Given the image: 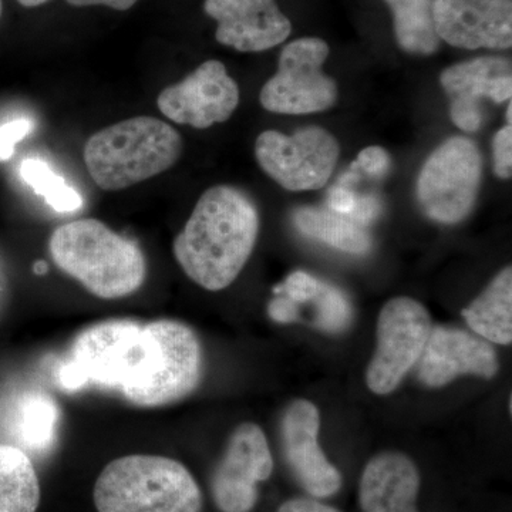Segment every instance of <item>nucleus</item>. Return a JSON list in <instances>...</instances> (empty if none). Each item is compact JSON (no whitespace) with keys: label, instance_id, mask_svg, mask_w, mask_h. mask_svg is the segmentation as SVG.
Wrapping results in <instances>:
<instances>
[{"label":"nucleus","instance_id":"26","mask_svg":"<svg viewBox=\"0 0 512 512\" xmlns=\"http://www.w3.org/2000/svg\"><path fill=\"white\" fill-rule=\"evenodd\" d=\"M35 130L33 120L20 117L0 126V161H8L15 154L16 144Z\"/></svg>","mask_w":512,"mask_h":512},{"label":"nucleus","instance_id":"20","mask_svg":"<svg viewBox=\"0 0 512 512\" xmlns=\"http://www.w3.org/2000/svg\"><path fill=\"white\" fill-rule=\"evenodd\" d=\"M39 477L32 460L19 447L0 444V512H36Z\"/></svg>","mask_w":512,"mask_h":512},{"label":"nucleus","instance_id":"23","mask_svg":"<svg viewBox=\"0 0 512 512\" xmlns=\"http://www.w3.org/2000/svg\"><path fill=\"white\" fill-rule=\"evenodd\" d=\"M23 181L56 212H76L83 207V198L74 188L67 185L63 177L56 174L46 161L28 158L20 165Z\"/></svg>","mask_w":512,"mask_h":512},{"label":"nucleus","instance_id":"8","mask_svg":"<svg viewBox=\"0 0 512 512\" xmlns=\"http://www.w3.org/2000/svg\"><path fill=\"white\" fill-rule=\"evenodd\" d=\"M338 140L322 127H305L292 136L268 130L259 134L255 156L262 170L285 190L325 187L338 164Z\"/></svg>","mask_w":512,"mask_h":512},{"label":"nucleus","instance_id":"11","mask_svg":"<svg viewBox=\"0 0 512 512\" xmlns=\"http://www.w3.org/2000/svg\"><path fill=\"white\" fill-rule=\"evenodd\" d=\"M274 458L261 427L244 423L232 433L224 458L212 477V495L222 512H249L258 500V484L268 480Z\"/></svg>","mask_w":512,"mask_h":512},{"label":"nucleus","instance_id":"4","mask_svg":"<svg viewBox=\"0 0 512 512\" xmlns=\"http://www.w3.org/2000/svg\"><path fill=\"white\" fill-rule=\"evenodd\" d=\"M183 153L180 133L165 121L138 116L97 131L83 157L97 187L121 191L170 170Z\"/></svg>","mask_w":512,"mask_h":512},{"label":"nucleus","instance_id":"32","mask_svg":"<svg viewBox=\"0 0 512 512\" xmlns=\"http://www.w3.org/2000/svg\"><path fill=\"white\" fill-rule=\"evenodd\" d=\"M278 512H339L330 505L319 503L311 498H295V500L286 501L281 505Z\"/></svg>","mask_w":512,"mask_h":512},{"label":"nucleus","instance_id":"28","mask_svg":"<svg viewBox=\"0 0 512 512\" xmlns=\"http://www.w3.org/2000/svg\"><path fill=\"white\" fill-rule=\"evenodd\" d=\"M357 165L375 177H382L390 170V157L382 147H367L360 151Z\"/></svg>","mask_w":512,"mask_h":512},{"label":"nucleus","instance_id":"31","mask_svg":"<svg viewBox=\"0 0 512 512\" xmlns=\"http://www.w3.org/2000/svg\"><path fill=\"white\" fill-rule=\"evenodd\" d=\"M356 195L345 187H336L329 194V210L348 215L355 208Z\"/></svg>","mask_w":512,"mask_h":512},{"label":"nucleus","instance_id":"14","mask_svg":"<svg viewBox=\"0 0 512 512\" xmlns=\"http://www.w3.org/2000/svg\"><path fill=\"white\" fill-rule=\"evenodd\" d=\"M204 9L218 23V42L238 52H265L292 32L291 20L275 0H205Z\"/></svg>","mask_w":512,"mask_h":512},{"label":"nucleus","instance_id":"1","mask_svg":"<svg viewBox=\"0 0 512 512\" xmlns=\"http://www.w3.org/2000/svg\"><path fill=\"white\" fill-rule=\"evenodd\" d=\"M201 376L200 339L190 326L170 319L96 323L77 335L57 373L63 389L94 384L144 409L181 402L197 390Z\"/></svg>","mask_w":512,"mask_h":512},{"label":"nucleus","instance_id":"7","mask_svg":"<svg viewBox=\"0 0 512 512\" xmlns=\"http://www.w3.org/2000/svg\"><path fill=\"white\" fill-rule=\"evenodd\" d=\"M329 46L318 37H303L286 45L279 57L278 72L259 94L265 110L303 116L332 109L338 101V84L323 73Z\"/></svg>","mask_w":512,"mask_h":512},{"label":"nucleus","instance_id":"27","mask_svg":"<svg viewBox=\"0 0 512 512\" xmlns=\"http://www.w3.org/2000/svg\"><path fill=\"white\" fill-rule=\"evenodd\" d=\"M494 173L503 180L512 175V126L501 128L493 138Z\"/></svg>","mask_w":512,"mask_h":512},{"label":"nucleus","instance_id":"13","mask_svg":"<svg viewBox=\"0 0 512 512\" xmlns=\"http://www.w3.org/2000/svg\"><path fill=\"white\" fill-rule=\"evenodd\" d=\"M440 40L460 49L512 46V0H434Z\"/></svg>","mask_w":512,"mask_h":512},{"label":"nucleus","instance_id":"15","mask_svg":"<svg viewBox=\"0 0 512 512\" xmlns=\"http://www.w3.org/2000/svg\"><path fill=\"white\" fill-rule=\"evenodd\" d=\"M319 410L308 400H296L282 420L286 461L302 487L316 498L332 497L342 487L338 468L330 464L318 443Z\"/></svg>","mask_w":512,"mask_h":512},{"label":"nucleus","instance_id":"5","mask_svg":"<svg viewBox=\"0 0 512 512\" xmlns=\"http://www.w3.org/2000/svg\"><path fill=\"white\" fill-rule=\"evenodd\" d=\"M99 512H201L202 493L174 458L133 454L111 461L93 490Z\"/></svg>","mask_w":512,"mask_h":512},{"label":"nucleus","instance_id":"18","mask_svg":"<svg viewBox=\"0 0 512 512\" xmlns=\"http://www.w3.org/2000/svg\"><path fill=\"white\" fill-rule=\"evenodd\" d=\"M467 325L476 335L497 345L512 340V269L507 266L487 289L463 311Z\"/></svg>","mask_w":512,"mask_h":512},{"label":"nucleus","instance_id":"10","mask_svg":"<svg viewBox=\"0 0 512 512\" xmlns=\"http://www.w3.org/2000/svg\"><path fill=\"white\" fill-rule=\"evenodd\" d=\"M157 104L168 120L202 130L231 119L239 87L224 63L208 60L180 83L165 87Z\"/></svg>","mask_w":512,"mask_h":512},{"label":"nucleus","instance_id":"24","mask_svg":"<svg viewBox=\"0 0 512 512\" xmlns=\"http://www.w3.org/2000/svg\"><path fill=\"white\" fill-rule=\"evenodd\" d=\"M312 302L316 305V328L328 333L343 332L352 320V308L345 293L336 286L320 282L318 295Z\"/></svg>","mask_w":512,"mask_h":512},{"label":"nucleus","instance_id":"17","mask_svg":"<svg viewBox=\"0 0 512 512\" xmlns=\"http://www.w3.org/2000/svg\"><path fill=\"white\" fill-rule=\"evenodd\" d=\"M420 476L409 457L383 453L369 461L360 481L363 512H417Z\"/></svg>","mask_w":512,"mask_h":512},{"label":"nucleus","instance_id":"3","mask_svg":"<svg viewBox=\"0 0 512 512\" xmlns=\"http://www.w3.org/2000/svg\"><path fill=\"white\" fill-rule=\"evenodd\" d=\"M49 248L55 264L97 298H124L146 281L147 262L140 247L99 220L62 225L50 237Z\"/></svg>","mask_w":512,"mask_h":512},{"label":"nucleus","instance_id":"16","mask_svg":"<svg viewBox=\"0 0 512 512\" xmlns=\"http://www.w3.org/2000/svg\"><path fill=\"white\" fill-rule=\"evenodd\" d=\"M417 363L420 382L429 387L444 386L463 375L493 379L498 372L497 353L487 340L447 326L431 328Z\"/></svg>","mask_w":512,"mask_h":512},{"label":"nucleus","instance_id":"37","mask_svg":"<svg viewBox=\"0 0 512 512\" xmlns=\"http://www.w3.org/2000/svg\"><path fill=\"white\" fill-rule=\"evenodd\" d=\"M0 13H2V2H0Z\"/></svg>","mask_w":512,"mask_h":512},{"label":"nucleus","instance_id":"12","mask_svg":"<svg viewBox=\"0 0 512 512\" xmlns=\"http://www.w3.org/2000/svg\"><path fill=\"white\" fill-rule=\"evenodd\" d=\"M440 83L450 97L453 123L466 133H476L484 121L481 100L497 104L511 100V62L505 57H477L447 67Z\"/></svg>","mask_w":512,"mask_h":512},{"label":"nucleus","instance_id":"6","mask_svg":"<svg viewBox=\"0 0 512 512\" xmlns=\"http://www.w3.org/2000/svg\"><path fill=\"white\" fill-rule=\"evenodd\" d=\"M483 180V156L467 137H451L421 167L417 201L430 220L458 224L476 205Z\"/></svg>","mask_w":512,"mask_h":512},{"label":"nucleus","instance_id":"35","mask_svg":"<svg viewBox=\"0 0 512 512\" xmlns=\"http://www.w3.org/2000/svg\"><path fill=\"white\" fill-rule=\"evenodd\" d=\"M20 5L26 6V8H36V6L43 5V3L49 2V0H18Z\"/></svg>","mask_w":512,"mask_h":512},{"label":"nucleus","instance_id":"29","mask_svg":"<svg viewBox=\"0 0 512 512\" xmlns=\"http://www.w3.org/2000/svg\"><path fill=\"white\" fill-rule=\"evenodd\" d=\"M379 214L380 201L373 197V195H366V197L356 198L355 208L348 214V217L350 220L365 227V225L376 220Z\"/></svg>","mask_w":512,"mask_h":512},{"label":"nucleus","instance_id":"9","mask_svg":"<svg viewBox=\"0 0 512 512\" xmlns=\"http://www.w3.org/2000/svg\"><path fill=\"white\" fill-rule=\"evenodd\" d=\"M431 330L427 309L400 296L383 306L377 322V348L366 373L367 387L376 394L397 389L419 362Z\"/></svg>","mask_w":512,"mask_h":512},{"label":"nucleus","instance_id":"25","mask_svg":"<svg viewBox=\"0 0 512 512\" xmlns=\"http://www.w3.org/2000/svg\"><path fill=\"white\" fill-rule=\"evenodd\" d=\"M319 279L309 275L308 272L296 271L286 278L284 284L276 286L275 295H284L289 301L296 303H308L315 299L319 292Z\"/></svg>","mask_w":512,"mask_h":512},{"label":"nucleus","instance_id":"30","mask_svg":"<svg viewBox=\"0 0 512 512\" xmlns=\"http://www.w3.org/2000/svg\"><path fill=\"white\" fill-rule=\"evenodd\" d=\"M268 313L275 322L291 323L301 318L296 303L289 301L284 295H276L268 305Z\"/></svg>","mask_w":512,"mask_h":512},{"label":"nucleus","instance_id":"33","mask_svg":"<svg viewBox=\"0 0 512 512\" xmlns=\"http://www.w3.org/2000/svg\"><path fill=\"white\" fill-rule=\"evenodd\" d=\"M73 6L103 5L114 10H128L133 8L138 0H67Z\"/></svg>","mask_w":512,"mask_h":512},{"label":"nucleus","instance_id":"21","mask_svg":"<svg viewBox=\"0 0 512 512\" xmlns=\"http://www.w3.org/2000/svg\"><path fill=\"white\" fill-rule=\"evenodd\" d=\"M392 10L394 33L404 52L429 56L440 47L434 0H384Z\"/></svg>","mask_w":512,"mask_h":512},{"label":"nucleus","instance_id":"34","mask_svg":"<svg viewBox=\"0 0 512 512\" xmlns=\"http://www.w3.org/2000/svg\"><path fill=\"white\" fill-rule=\"evenodd\" d=\"M49 269L45 261H37L35 265H33V271H35L36 275H45Z\"/></svg>","mask_w":512,"mask_h":512},{"label":"nucleus","instance_id":"2","mask_svg":"<svg viewBox=\"0 0 512 512\" xmlns=\"http://www.w3.org/2000/svg\"><path fill=\"white\" fill-rule=\"evenodd\" d=\"M258 232L259 214L251 197L231 185H217L195 204L174 239V256L192 282L207 291H222L247 265Z\"/></svg>","mask_w":512,"mask_h":512},{"label":"nucleus","instance_id":"19","mask_svg":"<svg viewBox=\"0 0 512 512\" xmlns=\"http://www.w3.org/2000/svg\"><path fill=\"white\" fill-rule=\"evenodd\" d=\"M292 221L301 234L339 251L362 255L372 248V238L365 227L329 208H296Z\"/></svg>","mask_w":512,"mask_h":512},{"label":"nucleus","instance_id":"36","mask_svg":"<svg viewBox=\"0 0 512 512\" xmlns=\"http://www.w3.org/2000/svg\"><path fill=\"white\" fill-rule=\"evenodd\" d=\"M505 119H507L508 124H511V119H512V104L511 103H508V109H507V114H505Z\"/></svg>","mask_w":512,"mask_h":512},{"label":"nucleus","instance_id":"22","mask_svg":"<svg viewBox=\"0 0 512 512\" xmlns=\"http://www.w3.org/2000/svg\"><path fill=\"white\" fill-rule=\"evenodd\" d=\"M59 409L52 397L28 393L20 397L15 412V437L35 453L49 450L55 440Z\"/></svg>","mask_w":512,"mask_h":512}]
</instances>
